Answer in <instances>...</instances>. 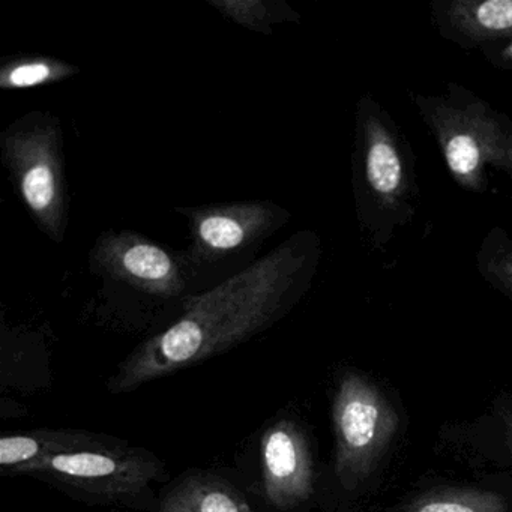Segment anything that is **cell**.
<instances>
[{
    "instance_id": "5",
    "label": "cell",
    "mask_w": 512,
    "mask_h": 512,
    "mask_svg": "<svg viewBox=\"0 0 512 512\" xmlns=\"http://www.w3.org/2000/svg\"><path fill=\"white\" fill-rule=\"evenodd\" d=\"M154 512H257L227 476L191 470L158 493Z\"/></svg>"
},
{
    "instance_id": "3",
    "label": "cell",
    "mask_w": 512,
    "mask_h": 512,
    "mask_svg": "<svg viewBox=\"0 0 512 512\" xmlns=\"http://www.w3.org/2000/svg\"><path fill=\"white\" fill-rule=\"evenodd\" d=\"M332 422L335 475L346 490H353L388 451L398 430V413L371 380L346 373L335 391Z\"/></svg>"
},
{
    "instance_id": "8",
    "label": "cell",
    "mask_w": 512,
    "mask_h": 512,
    "mask_svg": "<svg viewBox=\"0 0 512 512\" xmlns=\"http://www.w3.org/2000/svg\"><path fill=\"white\" fill-rule=\"evenodd\" d=\"M401 167L394 149L377 143L368 154V179L377 191L391 193L400 184Z\"/></svg>"
},
{
    "instance_id": "9",
    "label": "cell",
    "mask_w": 512,
    "mask_h": 512,
    "mask_svg": "<svg viewBox=\"0 0 512 512\" xmlns=\"http://www.w3.org/2000/svg\"><path fill=\"white\" fill-rule=\"evenodd\" d=\"M200 236L211 247L218 248V250H229V248L241 244L244 232L232 218L209 217L200 226Z\"/></svg>"
},
{
    "instance_id": "4",
    "label": "cell",
    "mask_w": 512,
    "mask_h": 512,
    "mask_svg": "<svg viewBox=\"0 0 512 512\" xmlns=\"http://www.w3.org/2000/svg\"><path fill=\"white\" fill-rule=\"evenodd\" d=\"M259 472L260 494L275 511H295L313 497V449L298 421L280 416L266 425L259 437Z\"/></svg>"
},
{
    "instance_id": "11",
    "label": "cell",
    "mask_w": 512,
    "mask_h": 512,
    "mask_svg": "<svg viewBox=\"0 0 512 512\" xmlns=\"http://www.w3.org/2000/svg\"><path fill=\"white\" fill-rule=\"evenodd\" d=\"M449 166L455 173L466 175L478 166L479 152L475 140L469 136H457L449 142L446 151Z\"/></svg>"
},
{
    "instance_id": "7",
    "label": "cell",
    "mask_w": 512,
    "mask_h": 512,
    "mask_svg": "<svg viewBox=\"0 0 512 512\" xmlns=\"http://www.w3.org/2000/svg\"><path fill=\"white\" fill-rule=\"evenodd\" d=\"M124 266L136 277L157 281L167 277L172 262L160 248L139 244L125 253Z\"/></svg>"
},
{
    "instance_id": "13",
    "label": "cell",
    "mask_w": 512,
    "mask_h": 512,
    "mask_svg": "<svg viewBox=\"0 0 512 512\" xmlns=\"http://www.w3.org/2000/svg\"><path fill=\"white\" fill-rule=\"evenodd\" d=\"M50 76V68L46 64L22 65L11 73L10 82L14 86H34L43 83Z\"/></svg>"
},
{
    "instance_id": "14",
    "label": "cell",
    "mask_w": 512,
    "mask_h": 512,
    "mask_svg": "<svg viewBox=\"0 0 512 512\" xmlns=\"http://www.w3.org/2000/svg\"><path fill=\"white\" fill-rule=\"evenodd\" d=\"M503 425H505L506 434H508L509 442H512V412L500 413Z\"/></svg>"
},
{
    "instance_id": "6",
    "label": "cell",
    "mask_w": 512,
    "mask_h": 512,
    "mask_svg": "<svg viewBox=\"0 0 512 512\" xmlns=\"http://www.w3.org/2000/svg\"><path fill=\"white\" fill-rule=\"evenodd\" d=\"M404 512H508V506L493 491L442 488L416 497Z\"/></svg>"
},
{
    "instance_id": "10",
    "label": "cell",
    "mask_w": 512,
    "mask_h": 512,
    "mask_svg": "<svg viewBox=\"0 0 512 512\" xmlns=\"http://www.w3.org/2000/svg\"><path fill=\"white\" fill-rule=\"evenodd\" d=\"M23 193L34 209H43L55 196V178L47 166H37L26 173L23 179Z\"/></svg>"
},
{
    "instance_id": "2",
    "label": "cell",
    "mask_w": 512,
    "mask_h": 512,
    "mask_svg": "<svg viewBox=\"0 0 512 512\" xmlns=\"http://www.w3.org/2000/svg\"><path fill=\"white\" fill-rule=\"evenodd\" d=\"M40 455L19 476H31L91 505L154 512L163 461L127 440L76 428H38Z\"/></svg>"
},
{
    "instance_id": "1",
    "label": "cell",
    "mask_w": 512,
    "mask_h": 512,
    "mask_svg": "<svg viewBox=\"0 0 512 512\" xmlns=\"http://www.w3.org/2000/svg\"><path fill=\"white\" fill-rule=\"evenodd\" d=\"M241 275L197 299L172 328L131 353L109 379L112 394H127L146 383L220 355L262 329L277 310V283Z\"/></svg>"
},
{
    "instance_id": "15",
    "label": "cell",
    "mask_w": 512,
    "mask_h": 512,
    "mask_svg": "<svg viewBox=\"0 0 512 512\" xmlns=\"http://www.w3.org/2000/svg\"><path fill=\"white\" fill-rule=\"evenodd\" d=\"M509 443H511V449H512V442H509Z\"/></svg>"
},
{
    "instance_id": "12",
    "label": "cell",
    "mask_w": 512,
    "mask_h": 512,
    "mask_svg": "<svg viewBox=\"0 0 512 512\" xmlns=\"http://www.w3.org/2000/svg\"><path fill=\"white\" fill-rule=\"evenodd\" d=\"M478 20L488 29L512 28V0H490L479 7Z\"/></svg>"
}]
</instances>
